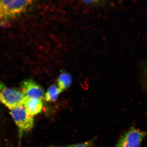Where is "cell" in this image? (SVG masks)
I'll return each instance as SVG.
<instances>
[{
	"label": "cell",
	"instance_id": "6da1fadb",
	"mask_svg": "<svg viewBox=\"0 0 147 147\" xmlns=\"http://www.w3.org/2000/svg\"><path fill=\"white\" fill-rule=\"evenodd\" d=\"M32 1H0V18L1 24H4L5 22L16 17L26 10L32 4Z\"/></svg>",
	"mask_w": 147,
	"mask_h": 147
},
{
	"label": "cell",
	"instance_id": "7a4b0ae2",
	"mask_svg": "<svg viewBox=\"0 0 147 147\" xmlns=\"http://www.w3.org/2000/svg\"><path fill=\"white\" fill-rule=\"evenodd\" d=\"M10 113L19 128L20 140L23 134L30 131L34 126V117L27 113L23 105L11 110Z\"/></svg>",
	"mask_w": 147,
	"mask_h": 147
},
{
	"label": "cell",
	"instance_id": "3957f363",
	"mask_svg": "<svg viewBox=\"0 0 147 147\" xmlns=\"http://www.w3.org/2000/svg\"><path fill=\"white\" fill-rule=\"evenodd\" d=\"M26 98L22 91L7 88L1 83L0 100L11 110L23 105Z\"/></svg>",
	"mask_w": 147,
	"mask_h": 147
},
{
	"label": "cell",
	"instance_id": "277c9868",
	"mask_svg": "<svg viewBox=\"0 0 147 147\" xmlns=\"http://www.w3.org/2000/svg\"><path fill=\"white\" fill-rule=\"evenodd\" d=\"M147 136V131L133 127L121 136L115 147H140Z\"/></svg>",
	"mask_w": 147,
	"mask_h": 147
},
{
	"label": "cell",
	"instance_id": "5b68a950",
	"mask_svg": "<svg viewBox=\"0 0 147 147\" xmlns=\"http://www.w3.org/2000/svg\"><path fill=\"white\" fill-rule=\"evenodd\" d=\"M22 91L27 98L42 100L45 94L42 88L32 80H27L22 82Z\"/></svg>",
	"mask_w": 147,
	"mask_h": 147
},
{
	"label": "cell",
	"instance_id": "8992f818",
	"mask_svg": "<svg viewBox=\"0 0 147 147\" xmlns=\"http://www.w3.org/2000/svg\"><path fill=\"white\" fill-rule=\"evenodd\" d=\"M23 105L27 113L32 116L40 113L43 107L42 100L40 99L27 98Z\"/></svg>",
	"mask_w": 147,
	"mask_h": 147
},
{
	"label": "cell",
	"instance_id": "52a82bcc",
	"mask_svg": "<svg viewBox=\"0 0 147 147\" xmlns=\"http://www.w3.org/2000/svg\"><path fill=\"white\" fill-rule=\"evenodd\" d=\"M72 82V78L69 74L63 72L60 74L57 79V86L60 92L68 88Z\"/></svg>",
	"mask_w": 147,
	"mask_h": 147
},
{
	"label": "cell",
	"instance_id": "ba28073f",
	"mask_svg": "<svg viewBox=\"0 0 147 147\" xmlns=\"http://www.w3.org/2000/svg\"><path fill=\"white\" fill-rule=\"evenodd\" d=\"M60 92L57 86L51 85L47 90L45 94V99L49 102H53L56 100L60 93Z\"/></svg>",
	"mask_w": 147,
	"mask_h": 147
},
{
	"label": "cell",
	"instance_id": "9c48e42d",
	"mask_svg": "<svg viewBox=\"0 0 147 147\" xmlns=\"http://www.w3.org/2000/svg\"><path fill=\"white\" fill-rule=\"evenodd\" d=\"M82 3L84 5L90 7H105L111 5L110 1H82Z\"/></svg>",
	"mask_w": 147,
	"mask_h": 147
},
{
	"label": "cell",
	"instance_id": "30bf717a",
	"mask_svg": "<svg viewBox=\"0 0 147 147\" xmlns=\"http://www.w3.org/2000/svg\"><path fill=\"white\" fill-rule=\"evenodd\" d=\"M93 139L91 140L84 142L70 145L67 147H93Z\"/></svg>",
	"mask_w": 147,
	"mask_h": 147
},
{
	"label": "cell",
	"instance_id": "8fae6325",
	"mask_svg": "<svg viewBox=\"0 0 147 147\" xmlns=\"http://www.w3.org/2000/svg\"><path fill=\"white\" fill-rule=\"evenodd\" d=\"M50 147H67V146H54Z\"/></svg>",
	"mask_w": 147,
	"mask_h": 147
}]
</instances>
